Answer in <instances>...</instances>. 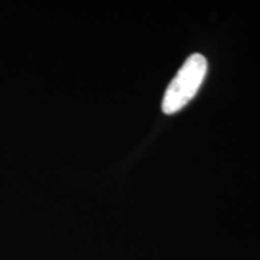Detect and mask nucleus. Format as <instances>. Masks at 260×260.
<instances>
[{
  "label": "nucleus",
  "mask_w": 260,
  "mask_h": 260,
  "mask_svg": "<svg viewBox=\"0 0 260 260\" xmlns=\"http://www.w3.org/2000/svg\"><path fill=\"white\" fill-rule=\"evenodd\" d=\"M206 73V58L199 53L191 54L165 90L161 103L162 112L172 115L183 109L197 95Z\"/></svg>",
  "instance_id": "1"
}]
</instances>
